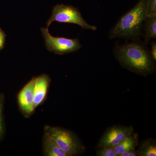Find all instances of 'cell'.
<instances>
[{"instance_id": "6da1fadb", "label": "cell", "mask_w": 156, "mask_h": 156, "mask_svg": "<svg viewBox=\"0 0 156 156\" xmlns=\"http://www.w3.org/2000/svg\"><path fill=\"white\" fill-rule=\"evenodd\" d=\"M116 58L123 67L136 74L146 76L155 71V63L145 43L132 42L116 47Z\"/></svg>"}, {"instance_id": "7a4b0ae2", "label": "cell", "mask_w": 156, "mask_h": 156, "mask_svg": "<svg viewBox=\"0 0 156 156\" xmlns=\"http://www.w3.org/2000/svg\"><path fill=\"white\" fill-rule=\"evenodd\" d=\"M147 0H139L131 10L123 15L109 33L110 39H137L142 35L143 23L147 17Z\"/></svg>"}, {"instance_id": "3957f363", "label": "cell", "mask_w": 156, "mask_h": 156, "mask_svg": "<svg viewBox=\"0 0 156 156\" xmlns=\"http://www.w3.org/2000/svg\"><path fill=\"white\" fill-rule=\"evenodd\" d=\"M44 133L52 138L69 156L78 155L86 151V147L76 135L67 129L46 126Z\"/></svg>"}, {"instance_id": "277c9868", "label": "cell", "mask_w": 156, "mask_h": 156, "mask_svg": "<svg viewBox=\"0 0 156 156\" xmlns=\"http://www.w3.org/2000/svg\"><path fill=\"white\" fill-rule=\"evenodd\" d=\"M54 21L59 23H74L80 26L84 29L95 30L97 27L88 23L83 18L82 14L77 8L72 6L61 4L57 5L53 8L52 15L47 22V28Z\"/></svg>"}, {"instance_id": "5b68a950", "label": "cell", "mask_w": 156, "mask_h": 156, "mask_svg": "<svg viewBox=\"0 0 156 156\" xmlns=\"http://www.w3.org/2000/svg\"><path fill=\"white\" fill-rule=\"evenodd\" d=\"M46 48L49 51L58 54H64L75 52L81 48L82 45L77 39H68L52 36L48 28L41 29Z\"/></svg>"}, {"instance_id": "8992f818", "label": "cell", "mask_w": 156, "mask_h": 156, "mask_svg": "<svg viewBox=\"0 0 156 156\" xmlns=\"http://www.w3.org/2000/svg\"><path fill=\"white\" fill-rule=\"evenodd\" d=\"M134 131V128L131 126L116 125L109 127L99 140L96 148L118 145Z\"/></svg>"}, {"instance_id": "52a82bcc", "label": "cell", "mask_w": 156, "mask_h": 156, "mask_svg": "<svg viewBox=\"0 0 156 156\" xmlns=\"http://www.w3.org/2000/svg\"><path fill=\"white\" fill-rule=\"evenodd\" d=\"M36 77H33L20 90L17 95L20 111L23 116L29 118L34 112V88Z\"/></svg>"}, {"instance_id": "ba28073f", "label": "cell", "mask_w": 156, "mask_h": 156, "mask_svg": "<svg viewBox=\"0 0 156 156\" xmlns=\"http://www.w3.org/2000/svg\"><path fill=\"white\" fill-rule=\"evenodd\" d=\"M51 80L49 76L43 74L36 77L35 84L34 88V110L41 105L46 100Z\"/></svg>"}, {"instance_id": "9c48e42d", "label": "cell", "mask_w": 156, "mask_h": 156, "mask_svg": "<svg viewBox=\"0 0 156 156\" xmlns=\"http://www.w3.org/2000/svg\"><path fill=\"white\" fill-rule=\"evenodd\" d=\"M43 151L46 156H69L52 138L44 133L43 137Z\"/></svg>"}, {"instance_id": "30bf717a", "label": "cell", "mask_w": 156, "mask_h": 156, "mask_svg": "<svg viewBox=\"0 0 156 156\" xmlns=\"http://www.w3.org/2000/svg\"><path fill=\"white\" fill-rule=\"evenodd\" d=\"M139 145L138 134L133 132L126 139L118 145L113 147L117 156H120L124 152L135 149Z\"/></svg>"}, {"instance_id": "8fae6325", "label": "cell", "mask_w": 156, "mask_h": 156, "mask_svg": "<svg viewBox=\"0 0 156 156\" xmlns=\"http://www.w3.org/2000/svg\"><path fill=\"white\" fill-rule=\"evenodd\" d=\"M137 151L138 156H156L155 140L150 138L143 140Z\"/></svg>"}, {"instance_id": "7c38bea8", "label": "cell", "mask_w": 156, "mask_h": 156, "mask_svg": "<svg viewBox=\"0 0 156 156\" xmlns=\"http://www.w3.org/2000/svg\"><path fill=\"white\" fill-rule=\"evenodd\" d=\"M145 21L144 43L147 44L151 39L156 38V15L147 17Z\"/></svg>"}, {"instance_id": "4fadbf2b", "label": "cell", "mask_w": 156, "mask_h": 156, "mask_svg": "<svg viewBox=\"0 0 156 156\" xmlns=\"http://www.w3.org/2000/svg\"><path fill=\"white\" fill-rule=\"evenodd\" d=\"M5 101V95L3 93H0V140L2 138L5 131V124L3 114Z\"/></svg>"}, {"instance_id": "5bb4252c", "label": "cell", "mask_w": 156, "mask_h": 156, "mask_svg": "<svg viewBox=\"0 0 156 156\" xmlns=\"http://www.w3.org/2000/svg\"><path fill=\"white\" fill-rule=\"evenodd\" d=\"M97 148L96 151L97 156H117L113 147H103Z\"/></svg>"}, {"instance_id": "9a60e30c", "label": "cell", "mask_w": 156, "mask_h": 156, "mask_svg": "<svg viewBox=\"0 0 156 156\" xmlns=\"http://www.w3.org/2000/svg\"><path fill=\"white\" fill-rule=\"evenodd\" d=\"M147 17L156 15V0H147Z\"/></svg>"}, {"instance_id": "2e32d148", "label": "cell", "mask_w": 156, "mask_h": 156, "mask_svg": "<svg viewBox=\"0 0 156 156\" xmlns=\"http://www.w3.org/2000/svg\"><path fill=\"white\" fill-rule=\"evenodd\" d=\"M120 156H138V152L135 149H132L124 152Z\"/></svg>"}, {"instance_id": "e0dca14e", "label": "cell", "mask_w": 156, "mask_h": 156, "mask_svg": "<svg viewBox=\"0 0 156 156\" xmlns=\"http://www.w3.org/2000/svg\"><path fill=\"white\" fill-rule=\"evenodd\" d=\"M6 35L5 32L0 28V50L4 48L5 41Z\"/></svg>"}, {"instance_id": "ac0fdd59", "label": "cell", "mask_w": 156, "mask_h": 156, "mask_svg": "<svg viewBox=\"0 0 156 156\" xmlns=\"http://www.w3.org/2000/svg\"><path fill=\"white\" fill-rule=\"evenodd\" d=\"M151 55L154 61L156 60V44L154 42L152 44L151 51Z\"/></svg>"}]
</instances>
